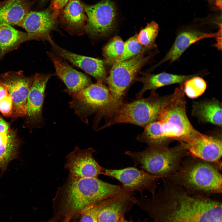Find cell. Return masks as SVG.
Segmentation results:
<instances>
[{
    "label": "cell",
    "mask_w": 222,
    "mask_h": 222,
    "mask_svg": "<svg viewBox=\"0 0 222 222\" xmlns=\"http://www.w3.org/2000/svg\"><path fill=\"white\" fill-rule=\"evenodd\" d=\"M28 40L27 33L8 25L0 24V62L6 54L17 49L20 44Z\"/></svg>",
    "instance_id": "d4e9b609"
},
{
    "label": "cell",
    "mask_w": 222,
    "mask_h": 222,
    "mask_svg": "<svg viewBox=\"0 0 222 222\" xmlns=\"http://www.w3.org/2000/svg\"><path fill=\"white\" fill-rule=\"evenodd\" d=\"M52 76L51 74L36 73L34 76L32 85L27 102L26 123L31 128H41L44 125L42 112L47 83Z\"/></svg>",
    "instance_id": "4fadbf2b"
},
{
    "label": "cell",
    "mask_w": 222,
    "mask_h": 222,
    "mask_svg": "<svg viewBox=\"0 0 222 222\" xmlns=\"http://www.w3.org/2000/svg\"><path fill=\"white\" fill-rule=\"evenodd\" d=\"M140 77H136L134 80L143 84L142 89L137 94V98L142 97L145 92L155 90L160 87L175 84H182L198 74L192 75H176L162 72L157 74L142 73Z\"/></svg>",
    "instance_id": "44dd1931"
},
{
    "label": "cell",
    "mask_w": 222,
    "mask_h": 222,
    "mask_svg": "<svg viewBox=\"0 0 222 222\" xmlns=\"http://www.w3.org/2000/svg\"><path fill=\"white\" fill-rule=\"evenodd\" d=\"M183 144L187 151L201 160L215 162L221 157L222 141L216 137L203 134L191 142Z\"/></svg>",
    "instance_id": "ac0fdd59"
},
{
    "label": "cell",
    "mask_w": 222,
    "mask_h": 222,
    "mask_svg": "<svg viewBox=\"0 0 222 222\" xmlns=\"http://www.w3.org/2000/svg\"><path fill=\"white\" fill-rule=\"evenodd\" d=\"M143 52L130 59L113 64L106 82L115 101L120 104L126 91L141 69L147 64L155 53L145 56Z\"/></svg>",
    "instance_id": "ba28073f"
},
{
    "label": "cell",
    "mask_w": 222,
    "mask_h": 222,
    "mask_svg": "<svg viewBox=\"0 0 222 222\" xmlns=\"http://www.w3.org/2000/svg\"><path fill=\"white\" fill-rule=\"evenodd\" d=\"M47 54L53 64L57 76L67 87L64 92L71 95L92 84L87 75L75 70L52 52H47Z\"/></svg>",
    "instance_id": "2e32d148"
},
{
    "label": "cell",
    "mask_w": 222,
    "mask_h": 222,
    "mask_svg": "<svg viewBox=\"0 0 222 222\" xmlns=\"http://www.w3.org/2000/svg\"><path fill=\"white\" fill-rule=\"evenodd\" d=\"M209 2L210 3L211 2V1H212V0H208Z\"/></svg>",
    "instance_id": "8d00e7d4"
},
{
    "label": "cell",
    "mask_w": 222,
    "mask_h": 222,
    "mask_svg": "<svg viewBox=\"0 0 222 222\" xmlns=\"http://www.w3.org/2000/svg\"><path fill=\"white\" fill-rule=\"evenodd\" d=\"M20 141L17 131L12 129L7 133H0V171L6 170L8 164L17 157Z\"/></svg>",
    "instance_id": "cb8c5ba5"
},
{
    "label": "cell",
    "mask_w": 222,
    "mask_h": 222,
    "mask_svg": "<svg viewBox=\"0 0 222 222\" xmlns=\"http://www.w3.org/2000/svg\"><path fill=\"white\" fill-rule=\"evenodd\" d=\"M96 152L92 147L81 150L76 146L66 156L64 167L69 171V175L74 178H92L104 175L105 168L92 156Z\"/></svg>",
    "instance_id": "7c38bea8"
},
{
    "label": "cell",
    "mask_w": 222,
    "mask_h": 222,
    "mask_svg": "<svg viewBox=\"0 0 222 222\" xmlns=\"http://www.w3.org/2000/svg\"><path fill=\"white\" fill-rule=\"evenodd\" d=\"M43 2H45L46 1H48V0H41Z\"/></svg>",
    "instance_id": "d590c367"
},
{
    "label": "cell",
    "mask_w": 222,
    "mask_h": 222,
    "mask_svg": "<svg viewBox=\"0 0 222 222\" xmlns=\"http://www.w3.org/2000/svg\"><path fill=\"white\" fill-rule=\"evenodd\" d=\"M135 204L153 222H222L221 202L190 192L174 182L151 197L136 198Z\"/></svg>",
    "instance_id": "6da1fadb"
},
{
    "label": "cell",
    "mask_w": 222,
    "mask_h": 222,
    "mask_svg": "<svg viewBox=\"0 0 222 222\" xmlns=\"http://www.w3.org/2000/svg\"><path fill=\"white\" fill-rule=\"evenodd\" d=\"M27 0H6L0 5V24L18 25L29 11Z\"/></svg>",
    "instance_id": "603a6c76"
},
{
    "label": "cell",
    "mask_w": 222,
    "mask_h": 222,
    "mask_svg": "<svg viewBox=\"0 0 222 222\" xmlns=\"http://www.w3.org/2000/svg\"><path fill=\"white\" fill-rule=\"evenodd\" d=\"M148 49L142 46L138 42L137 34L130 37L124 42L123 51L121 55L116 59L109 62L113 64L115 63L130 59Z\"/></svg>",
    "instance_id": "4316f807"
},
{
    "label": "cell",
    "mask_w": 222,
    "mask_h": 222,
    "mask_svg": "<svg viewBox=\"0 0 222 222\" xmlns=\"http://www.w3.org/2000/svg\"><path fill=\"white\" fill-rule=\"evenodd\" d=\"M71 96L70 107L83 122L88 124L89 117L97 113L94 128L97 127L102 116L110 117L121 104L115 101L109 88L100 82L92 84Z\"/></svg>",
    "instance_id": "277c9868"
},
{
    "label": "cell",
    "mask_w": 222,
    "mask_h": 222,
    "mask_svg": "<svg viewBox=\"0 0 222 222\" xmlns=\"http://www.w3.org/2000/svg\"><path fill=\"white\" fill-rule=\"evenodd\" d=\"M50 9L41 11H30L18 26L27 32L29 40L48 41L51 31L55 29V20Z\"/></svg>",
    "instance_id": "5bb4252c"
},
{
    "label": "cell",
    "mask_w": 222,
    "mask_h": 222,
    "mask_svg": "<svg viewBox=\"0 0 222 222\" xmlns=\"http://www.w3.org/2000/svg\"><path fill=\"white\" fill-rule=\"evenodd\" d=\"M187 151L183 143L173 147H148L139 152L126 151L134 163L146 173L161 178L170 177L181 167Z\"/></svg>",
    "instance_id": "5b68a950"
},
{
    "label": "cell",
    "mask_w": 222,
    "mask_h": 222,
    "mask_svg": "<svg viewBox=\"0 0 222 222\" xmlns=\"http://www.w3.org/2000/svg\"><path fill=\"white\" fill-rule=\"evenodd\" d=\"M34 77L25 76L20 70L7 72L0 76V81L6 85L12 100V121L23 117L26 114L27 98Z\"/></svg>",
    "instance_id": "30bf717a"
},
{
    "label": "cell",
    "mask_w": 222,
    "mask_h": 222,
    "mask_svg": "<svg viewBox=\"0 0 222 222\" xmlns=\"http://www.w3.org/2000/svg\"><path fill=\"white\" fill-rule=\"evenodd\" d=\"M13 101L9 94L0 101V112L6 117H11Z\"/></svg>",
    "instance_id": "4dcf8cb0"
},
{
    "label": "cell",
    "mask_w": 222,
    "mask_h": 222,
    "mask_svg": "<svg viewBox=\"0 0 222 222\" xmlns=\"http://www.w3.org/2000/svg\"><path fill=\"white\" fill-rule=\"evenodd\" d=\"M182 85L184 94L191 99L201 96L207 87L205 81L198 75L187 80L182 83Z\"/></svg>",
    "instance_id": "83f0119b"
},
{
    "label": "cell",
    "mask_w": 222,
    "mask_h": 222,
    "mask_svg": "<svg viewBox=\"0 0 222 222\" xmlns=\"http://www.w3.org/2000/svg\"><path fill=\"white\" fill-rule=\"evenodd\" d=\"M132 195H118L103 200L98 215V222H119L135 204Z\"/></svg>",
    "instance_id": "ffe728a7"
},
{
    "label": "cell",
    "mask_w": 222,
    "mask_h": 222,
    "mask_svg": "<svg viewBox=\"0 0 222 222\" xmlns=\"http://www.w3.org/2000/svg\"><path fill=\"white\" fill-rule=\"evenodd\" d=\"M69 0H51L49 9L52 12V18L56 21L63 9Z\"/></svg>",
    "instance_id": "1f68e13d"
},
{
    "label": "cell",
    "mask_w": 222,
    "mask_h": 222,
    "mask_svg": "<svg viewBox=\"0 0 222 222\" xmlns=\"http://www.w3.org/2000/svg\"><path fill=\"white\" fill-rule=\"evenodd\" d=\"M216 38L217 43L219 45L221 40V30L214 33H208L197 30H190L183 31L176 37L172 46L165 56L154 68L158 67L163 63L169 61L171 63L178 59L184 51L191 44L203 39L208 38Z\"/></svg>",
    "instance_id": "e0dca14e"
},
{
    "label": "cell",
    "mask_w": 222,
    "mask_h": 222,
    "mask_svg": "<svg viewBox=\"0 0 222 222\" xmlns=\"http://www.w3.org/2000/svg\"><path fill=\"white\" fill-rule=\"evenodd\" d=\"M159 30L158 25L155 21L147 23L146 27L141 29L137 35L138 42L147 49L156 48L157 46L155 41Z\"/></svg>",
    "instance_id": "484cf974"
},
{
    "label": "cell",
    "mask_w": 222,
    "mask_h": 222,
    "mask_svg": "<svg viewBox=\"0 0 222 222\" xmlns=\"http://www.w3.org/2000/svg\"><path fill=\"white\" fill-rule=\"evenodd\" d=\"M103 200L90 205L81 210L80 222H98V215L102 205Z\"/></svg>",
    "instance_id": "f546056e"
},
{
    "label": "cell",
    "mask_w": 222,
    "mask_h": 222,
    "mask_svg": "<svg viewBox=\"0 0 222 222\" xmlns=\"http://www.w3.org/2000/svg\"><path fill=\"white\" fill-rule=\"evenodd\" d=\"M104 175L114 178L122 184V187L132 192L137 191L141 195L145 191L152 196L155 193L156 184L161 178L150 175L136 167H128L119 169H105Z\"/></svg>",
    "instance_id": "8fae6325"
},
{
    "label": "cell",
    "mask_w": 222,
    "mask_h": 222,
    "mask_svg": "<svg viewBox=\"0 0 222 222\" xmlns=\"http://www.w3.org/2000/svg\"><path fill=\"white\" fill-rule=\"evenodd\" d=\"M8 94L6 85L0 81V101Z\"/></svg>",
    "instance_id": "836d02e7"
},
{
    "label": "cell",
    "mask_w": 222,
    "mask_h": 222,
    "mask_svg": "<svg viewBox=\"0 0 222 222\" xmlns=\"http://www.w3.org/2000/svg\"><path fill=\"white\" fill-rule=\"evenodd\" d=\"M119 222H134L131 221H128L125 219L123 217L121 218Z\"/></svg>",
    "instance_id": "e575fe53"
},
{
    "label": "cell",
    "mask_w": 222,
    "mask_h": 222,
    "mask_svg": "<svg viewBox=\"0 0 222 222\" xmlns=\"http://www.w3.org/2000/svg\"><path fill=\"white\" fill-rule=\"evenodd\" d=\"M172 96L173 93L161 96L152 90L147 98H138L127 103L122 102L109 121L98 130L119 123L132 124L144 128L157 119L163 107Z\"/></svg>",
    "instance_id": "8992f818"
},
{
    "label": "cell",
    "mask_w": 222,
    "mask_h": 222,
    "mask_svg": "<svg viewBox=\"0 0 222 222\" xmlns=\"http://www.w3.org/2000/svg\"><path fill=\"white\" fill-rule=\"evenodd\" d=\"M85 13L80 0H69L59 15L62 27L72 35L86 34Z\"/></svg>",
    "instance_id": "d6986e66"
},
{
    "label": "cell",
    "mask_w": 222,
    "mask_h": 222,
    "mask_svg": "<svg viewBox=\"0 0 222 222\" xmlns=\"http://www.w3.org/2000/svg\"><path fill=\"white\" fill-rule=\"evenodd\" d=\"M87 16V33L92 38L105 36L113 30L117 16L114 3L111 0H102L93 5L82 4Z\"/></svg>",
    "instance_id": "9c48e42d"
},
{
    "label": "cell",
    "mask_w": 222,
    "mask_h": 222,
    "mask_svg": "<svg viewBox=\"0 0 222 222\" xmlns=\"http://www.w3.org/2000/svg\"><path fill=\"white\" fill-rule=\"evenodd\" d=\"M192 107V115L199 120L222 127V104L217 99L194 101Z\"/></svg>",
    "instance_id": "7402d4cb"
},
{
    "label": "cell",
    "mask_w": 222,
    "mask_h": 222,
    "mask_svg": "<svg viewBox=\"0 0 222 222\" xmlns=\"http://www.w3.org/2000/svg\"><path fill=\"white\" fill-rule=\"evenodd\" d=\"M133 194L122 186L98 178H74L69 175L53 199L54 213L49 222H69L88 206L112 197Z\"/></svg>",
    "instance_id": "7a4b0ae2"
},
{
    "label": "cell",
    "mask_w": 222,
    "mask_h": 222,
    "mask_svg": "<svg viewBox=\"0 0 222 222\" xmlns=\"http://www.w3.org/2000/svg\"><path fill=\"white\" fill-rule=\"evenodd\" d=\"M124 42L119 36L112 38L103 47V55L108 63L120 57L122 54Z\"/></svg>",
    "instance_id": "f1b7e54d"
},
{
    "label": "cell",
    "mask_w": 222,
    "mask_h": 222,
    "mask_svg": "<svg viewBox=\"0 0 222 222\" xmlns=\"http://www.w3.org/2000/svg\"><path fill=\"white\" fill-rule=\"evenodd\" d=\"M11 129L10 124L0 115V133H7Z\"/></svg>",
    "instance_id": "d6a6232c"
},
{
    "label": "cell",
    "mask_w": 222,
    "mask_h": 222,
    "mask_svg": "<svg viewBox=\"0 0 222 222\" xmlns=\"http://www.w3.org/2000/svg\"><path fill=\"white\" fill-rule=\"evenodd\" d=\"M48 41L52 49L57 55L67 60L74 65L81 68L94 77L97 81L103 83L106 81L107 73L103 61L91 57L82 56L69 51L63 48L53 40L50 36Z\"/></svg>",
    "instance_id": "9a60e30c"
},
{
    "label": "cell",
    "mask_w": 222,
    "mask_h": 222,
    "mask_svg": "<svg viewBox=\"0 0 222 222\" xmlns=\"http://www.w3.org/2000/svg\"><path fill=\"white\" fill-rule=\"evenodd\" d=\"M182 83L176 88L171 98L163 107L156 120L159 121L165 145L172 141L188 143L201 136L188 119Z\"/></svg>",
    "instance_id": "3957f363"
},
{
    "label": "cell",
    "mask_w": 222,
    "mask_h": 222,
    "mask_svg": "<svg viewBox=\"0 0 222 222\" xmlns=\"http://www.w3.org/2000/svg\"><path fill=\"white\" fill-rule=\"evenodd\" d=\"M171 176L174 183L191 193L222 192L221 174L210 162L202 160L185 164Z\"/></svg>",
    "instance_id": "52a82bcc"
}]
</instances>
